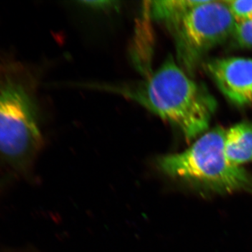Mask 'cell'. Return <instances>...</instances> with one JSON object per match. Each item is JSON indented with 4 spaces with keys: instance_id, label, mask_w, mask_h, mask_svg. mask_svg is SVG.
I'll use <instances>...</instances> for the list:
<instances>
[{
    "instance_id": "obj_9",
    "label": "cell",
    "mask_w": 252,
    "mask_h": 252,
    "mask_svg": "<svg viewBox=\"0 0 252 252\" xmlns=\"http://www.w3.org/2000/svg\"><path fill=\"white\" fill-rule=\"evenodd\" d=\"M224 2L236 21L252 19V1L228 0Z\"/></svg>"
},
{
    "instance_id": "obj_10",
    "label": "cell",
    "mask_w": 252,
    "mask_h": 252,
    "mask_svg": "<svg viewBox=\"0 0 252 252\" xmlns=\"http://www.w3.org/2000/svg\"><path fill=\"white\" fill-rule=\"evenodd\" d=\"M84 4H86L87 6L91 7L99 8V9H109V8L115 7L117 5V1H83Z\"/></svg>"
},
{
    "instance_id": "obj_5",
    "label": "cell",
    "mask_w": 252,
    "mask_h": 252,
    "mask_svg": "<svg viewBox=\"0 0 252 252\" xmlns=\"http://www.w3.org/2000/svg\"><path fill=\"white\" fill-rule=\"evenodd\" d=\"M209 75L232 103L252 102V59L232 57L212 59L205 63Z\"/></svg>"
},
{
    "instance_id": "obj_2",
    "label": "cell",
    "mask_w": 252,
    "mask_h": 252,
    "mask_svg": "<svg viewBox=\"0 0 252 252\" xmlns=\"http://www.w3.org/2000/svg\"><path fill=\"white\" fill-rule=\"evenodd\" d=\"M23 68L0 56V163L28 174L44 144L37 109Z\"/></svg>"
},
{
    "instance_id": "obj_3",
    "label": "cell",
    "mask_w": 252,
    "mask_h": 252,
    "mask_svg": "<svg viewBox=\"0 0 252 252\" xmlns=\"http://www.w3.org/2000/svg\"><path fill=\"white\" fill-rule=\"evenodd\" d=\"M225 132L220 126L207 130L184 152L159 158L158 167L168 177L205 193L252 194V175L225 155Z\"/></svg>"
},
{
    "instance_id": "obj_6",
    "label": "cell",
    "mask_w": 252,
    "mask_h": 252,
    "mask_svg": "<svg viewBox=\"0 0 252 252\" xmlns=\"http://www.w3.org/2000/svg\"><path fill=\"white\" fill-rule=\"evenodd\" d=\"M224 149L228 160L235 165L252 162V123L241 122L225 130Z\"/></svg>"
},
{
    "instance_id": "obj_7",
    "label": "cell",
    "mask_w": 252,
    "mask_h": 252,
    "mask_svg": "<svg viewBox=\"0 0 252 252\" xmlns=\"http://www.w3.org/2000/svg\"><path fill=\"white\" fill-rule=\"evenodd\" d=\"M203 0H167L151 2L150 15L165 26L182 17L189 9L200 4Z\"/></svg>"
},
{
    "instance_id": "obj_1",
    "label": "cell",
    "mask_w": 252,
    "mask_h": 252,
    "mask_svg": "<svg viewBox=\"0 0 252 252\" xmlns=\"http://www.w3.org/2000/svg\"><path fill=\"white\" fill-rule=\"evenodd\" d=\"M94 88L140 104L175 126L187 141L208 130L217 108L216 100L206 88L191 79L171 56L144 80Z\"/></svg>"
},
{
    "instance_id": "obj_8",
    "label": "cell",
    "mask_w": 252,
    "mask_h": 252,
    "mask_svg": "<svg viewBox=\"0 0 252 252\" xmlns=\"http://www.w3.org/2000/svg\"><path fill=\"white\" fill-rule=\"evenodd\" d=\"M232 36L236 45L252 49V19L237 21Z\"/></svg>"
},
{
    "instance_id": "obj_4",
    "label": "cell",
    "mask_w": 252,
    "mask_h": 252,
    "mask_svg": "<svg viewBox=\"0 0 252 252\" xmlns=\"http://www.w3.org/2000/svg\"><path fill=\"white\" fill-rule=\"evenodd\" d=\"M236 23L224 1L203 0L167 25L175 40L179 65L191 75L209 51L233 35Z\"/></svg>"
}]
</instances>
